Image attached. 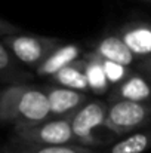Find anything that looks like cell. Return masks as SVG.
<instances>
[{"mask_svg": "<svg viewBox=\"0 0 151 153\" xmlns=\"http://www.w3.org/2000/svg\"><path fill=\"white\" fill-rule=\"evenodd\" d=\"M142 1H151V0H142Z\"/></svg>", "mask_w": 151, "mask_h": 153, "instance_id": "cell-19", "label": "cell"}, {"mask_svg": "<svg viewBox=\"0 0 151 153\" xmlns=\"http://www.w3.org/2000/svg\"><path fill=\"white\" fill-rule=\"evenodd\" d=\"M52 119L45 89L25 83H12L0 94V120L15 126H33Z\"/></svg>", "mask_w": 151, "mask_h": 153, "instance_id": "cell-1", "label": "cell"}, {"mask_svg": "<svg viewBox=\"0 0 151 153\" xmlns=\"http://www.w3.org/2000/svg\"><path fill=\"white\" fill-rule=\"evenodd\" d=\"M43 89L49 100L52 117L70 116L89 101L86 92L62 88L58 85H46Z\"/></svg>", "mask_w": 151, "mask_h": 153, "instance_id": "cell-6", "label": "cell"}, {"mask_svg": "<svg viewBox=\"0 0 151 153\" xmlns=\"http://www.w3.org/2000/svg\"><path fill=\"white\" fill-rule=\"evenodd\" d=\"M12 52V55L28 67L39 68L50 53L61 46V42L53 37L36 36V34H13L1 40Z\"/></svg>", "mask_w": 151, "mask_h": 153, "instance_id": "cell-5", "label": "cell"}, {"mask_svg": "<svg viewBox=\"0 0 151 153\" xmlns=\"http://www.w3.org/2000/svg\"><path fill=\"white\" fill-rule=\"evenodd\" d=\"M102 64H104L107 79L113 88L120 85L122 82H124L133 73V70L130 67H126V65H122V64H117V62H113V61H108L104 58H102Z\"/></svg>", "mask_w": 151, "mask_h": 153, "instance_id": "cell-15", "label": "cell"}, {"mask_svg": "<svg viewBox=\"0 0 151 153\" xmlns=\"http://www.w3.org/2000/svg\"><path fill=\"white\" fill-rule=\"evenodd\" d=\"M15 56L7 49L4 43H0V73H1V82H13L16 79V67H15Z\"/></svg>", "mask_w": 151, "mask_h": 153, "instance_id": "cell-16", "label": "cell"}, {"mask_svg": "<svg viewBox=\"0 0 151 153\" xmlns=\"http://www.w3.org/2000/svg\"><path fill=\"white\" fill-rule=\"evenodd\" d=\"M151 149V129H141L122 140L116 141L113 146L101 153H145Z\"/></svg>", "mask_w": 151, "mask_h": 153, "instance_id": "cell-14", "label": "cell"}, {"mask_svg": "<svg viewBox=\"0 0 151 153\" xmlns=\"http://www.w3.org/2000/svg\"><path fill=\"white\" fill-rule=\"evenodd\" d=\"M119 36L124 40L127 48L136 59L147 61L151 58V24L150 22H130L120 28Z\"/></svg>", "mask_w": 151, "mask_h": 153, "instance_id": "cell-8", "label": "cell"}, {"mask_svg": "<svg viewBox=\"0 0 151 153\" xmlns=\"http://www.w3.org/2000/svg\"><path fill=\"white\" fill-rule=\"evenodd\" d=\"M1 153H101L83 146H34L9 138Z\"/></svg>", "mask_w": 151, "mask_h": 153, "instance_id": "cell-13", "label": "cell"}, {"mask_svg": "<svg viewBox=\"0 0 151 153\" xmlns=\"http://www.w3.org/2000/svg\"><path fill=\"white\" fill-rule=\"evenodd\" d=\"M108 113V105L104 101L94 100L88 101L83 107L71 114V126L79 146L98 149L107 146L110 140L104 138L98 132L101 128H105V119Z\"/></svg>", "mask_w": 151, "mask_h": 153, "instance_id": "cell-3", "label": "cell"}, {"mask_svg": "<svg viewBox=\"0 0 151 153\" xmlns=\"http://www.w3.org/2000/svg\"><path fill=\"white\" fill-rule=\"evenodd\" d=\"M151 122V102L111 101L105 119V128L111 135L126 137L141 131Z\"/></svg>", "mask_w": 151, "mask_h": 153, "instance_id": "cell-4", "label": "cell"}, {"mask_svg": "<svg viewBox=\"0 0 151 153\" xmlns=\"http://www.w3.org/2000/svg\"><path fill=\"white\" fill-rule=\"evenodd\" d=\"M10 138L34 146H79L71 126V114L52 117L33 126H15Z\"/></svg>", "mask_w": 151, "mask_h": 153, "instance_id": "cell-2", "label": "cell"}, {"mask_svg": "<svg viewBox=\"0 0 151 153\" xmlns=\"http://www.w3.org/2000/svg\"><path fill=\"white\" fill-rule=\"evenodd\" d=\"M108 100L110 102L119 100L151 102V79L145 73L133 71L124 82L111 89Z\"/></svg>", "mask_w": 151, "mask_h": 153, "instance_id": "cell-7", "label": "cell"}, {"mask_svg": "<svg viewBox=\"0 0 151 153\" xmlns=\"http://www.w3.org/2000/svg\"><path fill=\"white\" fill-rule=\"evenodd\" d=\"M0 28H1V37H9V36H13V34H19L18 33V28L12 27L9 22H6L4 19L0 21Z\"/></svg>", "mask_w": 151, "mask_h": 153, "instance_id": "cell-17", "label": "cell"}, {"mask_svg": "<svg viewBox=\"0 0 151 153\" xmlns=\"http://www.w3.org/2000/svg\"><path fill=\"white\" fill-rule=\"evenodd\" d=\"M52 82L58 86L80 91V92L91 91L89 83H88V77H86L85 59L83 58H80V59L71 62L70 65L64 67L62 70H59L55 76H52Z\"/></svg>", "mask_w": 151, "mask_h": 153, "instance_id": "cell-10", "label": "cell"}, {"mask_svg": "<svg viewBox=\"0 0 151 153\" xmlns=\"http://www.w3.org/2000/svg\"><path fill=\"white\" fill-rule=\"evenodd\" d=\"M141 68L145 71V74H148V77L151 79V58L150 59H147V61H142Z\"/></svg>", "mask_w": 151, "mask_h": 153, "instance_id": "cell-18", "label": "cell"}, {"mask_svg": "<svg viewBox=\"0 0 151 153\" xmlns=\"http://www.w3.org/2000/svg\"><path fill=\"white\" fill-rule=\"evenodd\" d=\"M94 51L99 53L104 59H108V61H113V62H117L126 67H132L138 61L136 56L132 53V51L127 48V45L119 34L104 36L96 42Z\"/></svg>", "mask_w": 151, "mask_h": 153, "instance_id": "cell-9", "label": "cell"}, {"mask_svg": "<svg viewBox=\"0 0 151 153\" xmlns=\"http://www.w3.org/2000/svg\"><path fill=\"white\" fill-rule=\"evenodd\" d=\"M82 49L77 45H61L53 53H50L49 58L36 68L39 76H55L59 70L70 65L71 62L80 59Z\"/></svg>", "mask_w": 151, "mask_h": 153, "instance_id": "cell-12", "label": "cell"}, {"mask_svg": "<svg viewBox=\"0 0 151 153\" xmlns=\"http://www.w3.org/2000/svg\"><path fill=\"white\" fill-rule=\"evenodd\" d=\"M83 59H85V70H86V77H88L91 92L95 95L107 94V91L111 88V85H110L105 70H104L102 56L95 51H91L83 55Z\"/></svg>", "mask_w": 151, "mask_h": 153, "instance_id": "cell-11", "label": "cell"}]
</instances>
